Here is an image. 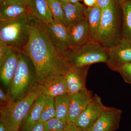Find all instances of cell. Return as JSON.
<instances>
[{
  "label": "cell",
  "instance_id": "29",
  "mask_svg": "<svg viewBox=\"0 0 131 131\" xmlns=\"http://www.w3.org/2000/svg\"><path fill=\"white\" fill-rule=\"evenodd\" d=\"M0 101L2 105L8 104L10 102L7 94L5 93L1 88L0 89Z\"/></svg>",
  "mask_w": 131,
  "mask_h": 131
},
{
  "label": "cell",
  "instance_id": "13",
  "mask_svg": "<svg viewBox=\"0 0 131 131\" xmlns=\"http://www.w3.org/2000/svg\"><path fill=\"white\" fill-rule=\"evenodd\" d=\"M67 27L68 42L71 50L80 47L90 40L89 27L86 18Z\"/></svg>",
  "mask_w": 131,
  "mask_h": 131
},
{
  "label": "cell",
  "instance_id": "7",
  "mask_svg": "<svg viewBox=\"0 0 131 131\" xmlns=\"http://www.w3.org/2000/svg\"><path fill=\"white\" fill-rule=\"evenodd\" d=\"M19 52L11 47L0 45V78L9 88L18 68Z\"/></svg>",
  "mask_w": 131,
  "mask_h": 131
},
{
  "label": "cell",
  "instance_id": "17",
  "mask_svg": "<svg viewBox=\"0 0 131 131\" xmlns=\"http://www.w3.org/2000/svg\"><path fill=\"white\" fill-rule=\"evenodd\" d=\"M62 4L65 15L66 26L86 18L85 12L86 7L80 2L72 3L67 2L62 3Z\"/></svg>",
  "mask_w": 131,
  "mask_h": 131
},
{
  "label": "cell",
  "instance_id": "37",
  "mask_svg": "<svg viewBox=\"0 0 131 131\" xmlns=\"http://www.w3.org/2000/svg\"><path fill=\"white\" fill-rule=\"evenodd\" d=\"M6 1V0H0V2H2L4 1Z\"/></svg>",
  "mask_w": 131,
  "mask_h": 131
},
{
  "label": "cell",
  "instance_id": "33",
  "mask_svg": "<svg viewBox=\"0 0 131 131\" xmlns=\"http://www.w3.org/2000/svg\"><path fill=\"white\" fill-rule=\"evenodd\" d=\"M0 131H7L3 124L2 122L0 124Z\"/></svg>",
  "mask_w": 131,
  "mask_h": 131
},
{
  "label": "cell",
  "instance_id": "31",
  "mask_svg": "<svg viewBox=\"0 0 131 131\" xmlns=\"http://www.w3.org/2000/svg\"><path fill=\"white\" fill-rule=\"evenodd\" d=\"M85 5L88 7H93L95 6L97 3V0H83Z\"/></svg>",
  "mask_w": 131,
  "mask_h": 131
},
{
  "label": "cell",
  "instance_id": "23",
  "mask_svg": "<svg viewBox=\"0 0 131 131\" xmlns=\"http://www.w3.org/2000/svg\"><path fill=\"white\" fill-rule=\"evenodd\" d=\"M55 117L54 97L47 96L39 121L46 123Z\"/></svg>",
  "mask_w": 131,
  "mask_h": 131
},
{
  "label": "cell",
  "instance_id": "4",
  "mask_svg": "<svg viewBox=\"0 0 131 131\" xmlns=\"http://www.w3.org/2000/svg\"><path fill=\"white\" fill-rule=\"evenodd\" d=\"M10 20H0V45L24 52L29 38L28 16Z\"/></svg>",
  "mask_w": 131,
  "mask_h": 131
},
{
  "label": "cell",
  "instance_id": "32",
  "mask_svg": "<svg viewBox=\"0 0 131 131\" xmlns=\"http://www.w3.org/2000/svg\"><path fill=\"white\" fill-rule=\"evenodd\" d=\"M13 1L23 3V4H25V5H28L30 0H13Z\"/></svg>",
  "mask_w": 131,
  "mask_h": 131
},
{
  "label": "cell",
  "instance_id": "10",
  "mask_svg": "<svg viewBox=\"0 0 131 131\" xmlns=\"http://www.w3.org/2000/svg\"><path fill=\"white\" fill-rule=\"evenodd\" d=\"M105 106L100 97L95 94L75 125L83 131H89L98 119Z\"/></svg>",
  "mask_w": 131,
  "mask_h": 131
},
{
  "label": "cell",
  "instance_id": "12",
  "mask_svg": "<svg viewBox=\"0 0 131 131\" xmlns=\"http://www.w3.org/2000/svg\"><path fill=\"white\" fill-rule=\"evenodd\" d=\"M93 96V92L87 89L71 95L66 120L68 124H75L80 115L92 100Z\"/></svg>",
  "mask_w": 131,
  "mask_h": 131
},
{
  "label": "cell",
  "instance_id": "26",
  "mask_svg": "<svg viewBox=\"0 0 131 131\" xmlns=\"http://www.w3.org/2000/svg\"><path fill=\"white\" fill-rule=\"evenodd\" d=\"M115 71L119 73L126 82L131 84V62L120 66Z\"/></svg>",
  "mask_w": 131,
  "mask_h": 131
},
{
  "label": "cell",
  "instance_id": "16",
  "mask_svg": "<svg viewBox=\"0 0 131 131\" xmlns=\"http://www.w3.org/2000/svg\"><path fill=\"white\" fill-rule=\"evenodd\" d=\"M41 94L55 98L68 93V89L63 75L54 78L40 85Z\"/></svg>",
  "mask_w": 131,
  "mask_h": 131
},
{
  "label": "cell",
  "instance_id": "28",
  "mask_svg": "<svg viewBox=\"0 0 131 131\" xmlns=\"http://www.w3.org/2000/svg\"><path fill=\"white\" fill-rule=\"evenodd\" d=\"M113 0H97L96 5L103 10L108 7L113 2Z\"/></svg>",
  "mask_w": 131,
  "mask_h": 131
},
{
  "label": "cell",
  "instance_id": "18",
  "mask_svg": "<svg viewBox=\"0 0 131 131\" xmlns=\"http://www.w3.org/2000/svg\"><path fill=\"white\" fill-rule=\"evenodd\" d=\"M28 5L30 13L43 22L48 24L54 20L46 0H30Z\"/></svg>",
  "mask_w": 131,
  "mask_h": 131
},
{
  "label": "cell",
  "instance_id": "14",
  "mask_svg": "<svg viewBox=\"0 0 131 131\" xmlns=\"http://www.w3.org/2000/svg\"><path fill=\"white\" fill-rule=\"evenodd\" d=\"M90 67H70L63 75L68 93L73 94L82 90L87 89L86 82Z\"/></svg>",
  "mask_w": 131,
  "mask_h": 131
},
{
  "label": "cell",
  "instance_id": "21",
  "mask_svg": "<svg viewBox=\"0 0 131 131\" xmlns=\"http://www.w3.org/2000/svg\"><path fill=\"white\" fill-rule=\"evenodd\" d=\"M71 98V95L68 93L54 98L55 118L67 121Z\"/></svg>",
  "mask_w": 131,
  "mask_h": 131
},
{
  "label": "cell",
  "instance_id": "15",
  "mask_svg": "<svg viewBox=\"0 0 131 131\" xmlns=\"http://www.w3.org/2000/svg\"><path fill=\"white\" fill-rule=\"evenodd\" d=\"M30 13L28 5L13 0L0 2V20L14 19Z\"/></svg>",
  "mask_w": 131,
  "mask_h": 131
},
{
  "label": "cell",
  "instance_id": "9",
  "mask_svg": "<svg viewBox=\"0 0 131 131\" xmlns=\"http://www.w3.org/2000/svg\"><path fill=\"white\" fill-rule=\"evenodd\" d=\"M108 59L106 64L116 71L120 66L131 62V42L122 38L112 47L107 49Z\"/></svg>",
  "mask_w": 131,
  "mask_h": 131
},
{
  "label": "cell",
  "instance_id": "30",
  "mask_svg": "<svg viewBox=\"0 0 131 131\" xmlns=\"http://www.w3.org/2000/svg\"><path fill=\"white\" fill-rule=\"evenodd\" d=\"M64 131H83L75 124H68Z\"/></svg>",
  "mask_w": 131,
  "mask_h": 131
},
{
  "label": "cell",
  "instance_id": "5",
  "mask_svg": "<svg viewBox=\"0 0 131 131\" xmlns=\"http://www.w3.org/2000/svg\"><path fill=\"white\" fill-rule=\"evenodd\" d=\"M41 94L40 85L23 98L1 107V122L7 131H19L34 101Z\"/></svg>",
  "mask_w": 131,
  "mask_h": 131
},
{
  "label": "cell",
  "instance_id": "35",
  "mask_svg": "<svg viewBox=\"0 0 131 131\" xmlns=\"http://www.w3.org/2000/svg\"><path fill=\"white\" fill-rule=\"evenodd\" d=\"M68 1L69 2L71 3H74L79 2V1H82V0H68Z\"/></svg>",
  "mask_w": 131,
  "mask_h": 131
},
{
  "label": "cell",
  "instance_id": "19",
  "mask_svg": "<svg viewBox=\"0 0 131 131\" xmlns=\"http://www.w3.org/2000/svg\"><path fill=\"white\" fill-rule=\"evenodd\" d=\"M102 10L97 5L93 7L86 8V17L89 27L90 40L95 41L98 33Z\"/></svg>",
  "mask_w": 131,
  "mask_h": 131
},
{
  "label": "cell",
  "instance_id": "27",
  "mask_svg": "<svg viewBox=\"0 0 131 131\" xmlns=\"http://www.w3.org/2000/svg\"><path fill=\"white\" fill-rule=\"evenodd\" d=\"M45 123L39 121L35 124L21 126L19 131H45Z\"/></svg>",
  "mask_w": 131,
  "mask_h": 131
},
{
  "label": "cell",
  "instance_id": "8",
  "mask_svg": "<svg viewBox=\"0 0 131 131\" xmlns=\"http://www.w3.org/2000/svg\"><path fill=\"white\" fill-rule=\"evenodd\" d=\"M46 24L52 44L59 55L66 60L71 50L68 42L67 26L63 22L56 19Z\"/></svg>",
  "mask_w": 131,
  "mask_h": 131
},
{
  "label": "cell",
  "instance_id": "1",
  "mask_svg": "<svg viewBox=\"0 0 131 131\" xmlns=\"http://www.w3.org/2000/svg\"><path fill=\"white\" fill-rule=\"evenodd\" d=\"M28 25L30 38L24 53L35 67L38 84L42 85L56 77L64 75L70 67L52 44L47 24L30 13Z\"/></svg>",
  "mask_w": 131,
  "mask_h": 131
},
{
  "label": "cell",
  "instance_id": "6",
  "mask_svg": "<svg viewBox=\"0 0 131 131\" xmlns=\"http://www.w3.org/2000/svg\"><path fill=\"white\" fill-rule=\"evenodd\" d=\"M108 59L107 49L96 41L90 40L71 50L66 61L69 67L81 68L98 63H106Z\"/></svg>",
  "mask_w": 131,
  "mask_h": 131
},
{
  "label": "cell",
  "instance_id": "34",
  "mask_svg": "<svg viewBox=\"0 0 131 131\" xmlns=\"http://www.w3.org/2000/svg\"><path fill=\"white\" fill-rule=\"evenodd\" d=\"M116 1H117L118 4L120 5L121 6L124 4V3L127 0H116Z\"/></svg>",
  "mask_w": 131,
  "mask_h": 131
},
{
  "label": "cell",
  "instance_id": "3",
  "mask_svg": "<svg viewBox=\"0 0 131 131\" xmlns=\"http://www.w3.org/2000/svg\"><path fill=\"white\" fill-rule=\"evenodd\" d=\"M122 9L116 0L102 10L100 27L95 41L107 49L112 47L122 38Z\"/></svg>",
  "mask_w": 131,
  "mask_h": 131
},
{
  "label": "cell",
  "instance_id": "36",
  "mask_svg": "<svg viewBox=\"0 0 131 131\" xmlns=\"http://www.w3.org/2000/svg\"><path fill=\"white\" fill-rule=\"evenodd\" d=\"M58 1H59L60 2L62 3H64L65 2H67L68 1V0H58Z\"/></svg>",
  "mask_w": 131,
  "mask_h": 131
},
{
  "label": "cell",
  "instance_id": "25",
  "mask_svg": "<svg viewBox=\"0 0 131 131\" xmlns=\"http://www.w3.org/2000/svg\"><path fill=\"white\" fill-rule=\"evenodd\" d=\"M45 131H64L68 123L66 121L53 118L45 123Z\"/></svg>",
  "mask_w": 131,
  "mask_h": 131
},
{
  "label": "cell",
  "instance_id": "20",
  "mask_svg": "<svg viewBox=\"0 0 131 131\" xmlns=\"http://www.w3.org/2000/svg\"><path fill=\"white\" fill-rule=\"evenodd\" d=\"M47 96L41 94L32 103L20 127L35 124L39 121Z\"/></svg>",
  "mask_w": 131,
  "mask_h": 131
},
{
  "label": "cell",
  "instance_id": "2",
  "mask_svg": "<svg viewBox=\"0 0 131 131\" xmlns=\"http://www.w3.org/2000/svg\"><path fill=\"white\" fill-rule=\"evenodd\" d=\"M18 57V68L8 91L10 102L26 97L40 86L30 59L22 52L19 53Z\"/></svg>",
  "mask_w": 131,
  "mask_h": 131
},
{
  "label": "cell",
  "instance_id": "11",
  "mask_svg": "<svg viewBox=\"0 0 131 131\" xmlns=\"http://www.w3.org/2000/svg\"><path fill=\"white\" fill-rule=\"evenodd\" d=\"M122 113L121 109L105 106L89 131H116L119 127Z\"/></svg>",
  "mask_w": 131,
  "mask_h": 131
},
{
  "label": "cell",
  "instance_id": "24",
  "mask_svg": "<svg viewBox=\"0 0 131 131\" xmlns=\"http://www.w3.org/2000/svg\"><path fill=\"white\" fill-rule=\"evenodd\" d=\"M46 1L53 19L61 21L65 25V15L61 2L58 0Z\"/></svg>",
  "mask_w": 131,
  "mask_h": 131
},
{
  "label": "cell",
  "instance_id": "22",
  "mask_svg": "<svg viewBox=\"0 0 131 131\" xmlns=\"http://www.w3.org/2000/svg\"><path fill=\"white\" fill-rule=\"evenodd\" d=\"M121 7L122 38L131 42V0H127L121 6Z\"/></svg>",
  "mask_w": 131,
  "mask_h": 131
}]
</instances>
